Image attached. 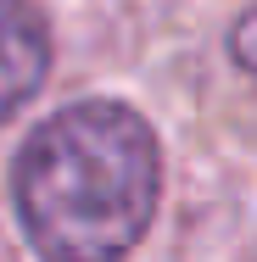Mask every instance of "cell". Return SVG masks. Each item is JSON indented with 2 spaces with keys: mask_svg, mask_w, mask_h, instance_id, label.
Returning a JSON list of instances; mask_svg holds the SVG:
<instances>
[{
  "mask_svg": "<svg viewBox=\"0 0 257 262\" xmlns=\"http://www.w3.org/2000/svg\"><path fill=\"white\" fill-rule=\"evenodd\" d=\"M229 51H235L241 67H252V73H257V11H246V17L235 23V45H229Z\"/></svg>",
  "mask_w": 257,
  "mask_h": 262,
  "instance_id": "3",
  "label": "cell"
},
{
  "mask_svg": "<svg viewBox=\"0 0 257 262\" xmlns=\"http://www.w3.org/2000/svg\"><path fill=\"white\" fill-rule=\"evenodd\" d=\"M51 73V28L28 0H0V117H11Z\"/></svg>",
  "mask_w": 257,
  "mask_h": 262,
  "instance_id": "2",
  "label": "cell"
},
{
  "mask_svg": "<svg viewBox=\"0 0 257 262\" xmlns=\"http://www.w3.org/2000/svg\"><path fill=\"white\" fill-rule=\"evenodd\" d=\"M11 195L39 257H123L151 229L162 195V151L151 123L123 101L62 106L23 140Z\"/></svg>",
  "mask_w": 257,
  "mask_h": 262,
  "instance_id": "1",
  "label": "cell"
}]
</instances>
